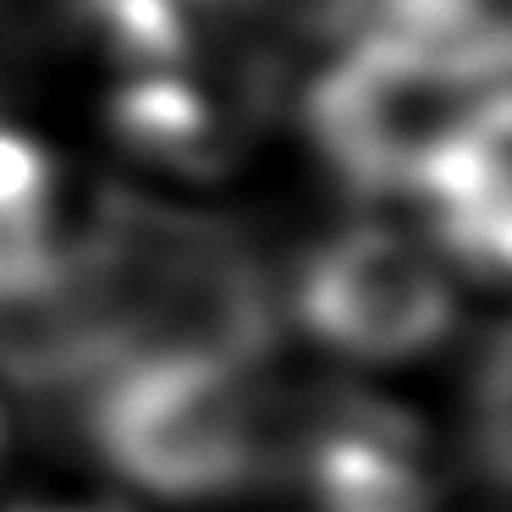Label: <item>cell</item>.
I'll return each mask as SVG.
<instances>
[{
    "label": "cell",
    "mask_w": 512,
    "mask_h": 512,
    "mask_svg": "<svg viewBox=\"0 0 512 512\" xmlns=\"http://www.w3.org/2000/svg\"><path fill=\"white\" fill-rule=\"evenodd\" d=\"M485 89L496 78L463 50L408 34H347L342 56L309 83L303 122L342 188L419 199L424 171Z\"/></svg>",
    "instance_id": "obj_1"
},
{
    "label": "cell",
    "mask_w": 512,
    "mask_h": 512,
    "mask_svg": "<svg viewBox=\"0 0 512 512\" xmlns=\"http://www.w3.org/2000/svg\"><path fill=\"white\" fill-rule=\"evenodd\" d=\"M89 424L116 474L177 501L259 485L276 463V391L254 386V369L122 364Z\"/></svg>",
    "instance_id": "obj_2"
},
{
    "label": "cell",
    "mask_w": 512,
    "mask_h": 512,
    "mask_svg": "<svg viewBox=\"0 0 512 512\" xmlns=\"http://www.w3.org/2000/svg\"><path fill=\"white\" fill-rule=\"evenodd\" d=\"M292 303L314 342L364 364L419 358L457 325V292L435 248L375 221L314 243Z\"/></svg>",
    "instance_id": "obj_3"
},
{
    "label": "cell",
    "mask_w": 512,
    "mask_h": 512,
    "mask_svg": "<svg viewBox=\"0 0 512 512\" xmlns=\"http://www.w3.org/2000/svg\"><path fill=\"white\" fill-rule=\"evenodd\" d=\"M430 232L457 265L512 281V83L479 94L419 182Z\"/></svg>",
    "instance_id": "obj_4"
},
{
    "label": "cell",
    "mask_w": 512,
    "mask_h": 512,
    "mask_svg": "<svg viewBox=\"0 0 512 512\" xmlns=\"http://www.w3.org/2000/svg\"><path fill=\"white\" fill-rule=\"evenodd\" d=\"M111 127L133 155L160 160V166H182V171H210L232 149L221 105L199 83L182 78L177 67L138 72L111 100Z\"/></svg>",
    "instance_id": "obj_5"
},
{
    "label": "cell",
    "mask_w": 512,
    "mask_h": 512,
    "mask_svg": "<svg viewBox=\"0 0 512 512\" xmlns=\"http://www.w3.org/2000/svg\"><path fill=\"white\" fill-rule=\"evenodd\" d=\"M468 435L474 457L496 485L512 490V320L485 336L468 375Z\"/></svg>",
    "instance_id": "obj_6"
},
{
    "label": "cell",
    "mask_w": 512,
    "mask_h": 512,
    "mask_svg": "<svg viewBox=\"0 0 512 512\" xmlns=\"http://www.w3.org/2000/svg\"><path fill=\"white\" fill-rule=\"evenodd\" d=\"M45 199H56L45 149L28 133L0 122V210H12V204H45Z\"/></svg>",
    "instance_id": "obj_7"
},
{
    "label": "cell",
    "mask_w": 512,
    "mask_h": 512,
    "mask_svg": "<svg viewBox=\"0 0 512 512\" xmlns=\"http://www.w3.org/2000/svg\"><path fill=\"white\" fill-rule=\"evenodd\" d=\"M28 512H116V507H28Z\"/></svg>",
    "instance_id": "obj_8"
}]
</instances>
